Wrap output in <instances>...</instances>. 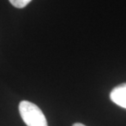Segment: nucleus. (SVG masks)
<instances>
[{"instance_id": "1", "label": "nucleus", "mask_w": 126, "mask_h": 126, "mask_svg": "<svg viewBox=\"0 0 126 126\" xmlns=\"http://www.w3.org/2000/svg\"><path fill=\"white\" fill-rule=\"evenodd\" d=\"M20 115L27 126H47L46 117L34 103L22 101L19 104Z\"/></svg>"}, {"instance_id": "2", "label": "nucleus", "mask_w": 126, "mask_h": 126, "mask_svg": "<svg viewBox=\"0 0 126 126\" xmlns=\"http://www.w3.org/2000/svg\"><path fill=\"white\" fill-rule=\"evenodd\" d=\"M110 98L119 107L126 109V83L115 87L110 92Z\"/></svg>"}, {"instance_id": "3", "label": "nucleus", "mask_w": 126, "mask_h": 126, "mask_svg": "<svg viewBox=\"0 0 126 126\" xmlns=\"http://www.w3.org/2000/svg\"><path fill=\"white\" fill-rule=\"evenodd\" d=\"M9 2H11L12 6L17 8H23L26 6H27L30 2H31V0H9Z\"/></svg>"}, {"instance_id": "4", "label": "nucleus", "mask_w": 126, "mask_h": 126, "mask_svg": "<svg viewBox=\"0 0 126 126\" xmlns=\"http://www.w3.org/2000/svg\"><path fill=\"white\" fill-rule=\"evenodd\" d=\"M72 126H86V125H83L81 123H75V124H74Z\"/></svg>"}]
</instances>
